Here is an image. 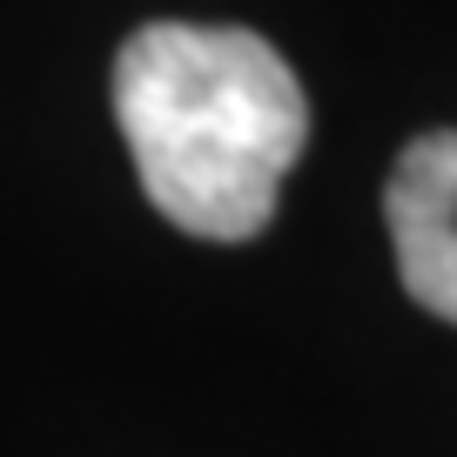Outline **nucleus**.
<instances>
[{
    "label": "nucleus",
    "instance_id": "nucleus-1",
    "mask_svg": "<svg viewBox=\"0 0 457 457\" xmlns=\"http://www.w3.org/2000/svg\"><path fill=\"white\" fill-rule=\"evenodd\" d=\"M114 121L148 202L182 236H262L310 142L303 81L262 34L148 21L114 54Z\"/></svg>",
    "mask_w": 457,
    "mask_h": 457
},
{
    "label": "nucleus",
    "instance_id": "nucleus-2",
    "mask_svg": "<svg viewBox=\"0 0 457 457\" xmlns=\"http://www.w3.org/2000/svg\"><path fill=\"white\" fill-rule=\"evenodd\" d=\"M384 228L397 276L430 316L457 323V129H430L384 182Z\"/></svg>",
    "mask_w": 457,
    "mask_h": 457
}]
</instances>
